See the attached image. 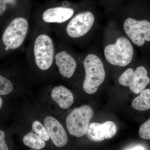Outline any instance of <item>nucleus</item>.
I'll return each instance as SVG.
<instances>
[{
    "label": "nucleus",
    "mask_w": 150,
    "mask_h": 150,
    "mask_svg": "<svg viewBox=\"0 0 150 150\" xmlns=\"http://www.w3.org/2000/svg\"><path fill=\"white\" fill-rule=\"evenodd\" d=\"M29 29V18L23 15L12 16L1 25V59L21 48L28 36Z\"/></svg>",
    "instance_id": "nucleus-2"
},
{
    "label": "nucleus",
    "mask_w": 150,
    "mask_h": 150,
    "mask_svg": "<svg viewBox=\"0 0 150 150\" xmlns=\"http://www.w3.org/2000/svg\"><path fill=\"white\" fill-rule=\"evenodd\" d=\"M32 130L45 141H48L50 139L48 131L39 121H35L33 123Z\"/></svg>",
    "instance_id": "nucleus-17"
},
{
    "label": "nucleus",
    "mask_w": 150,
    "mask_h": 150,
    "mask_svg": "<svg viewBox=\"0 0 150 150\" xmlns=\"http://www.w3.org/2000/svg\"><path fill=\"white\" fill-rule=\"evenodd\" d=\"M43 124L56 146L62 147L67 144L68 140L67 133L58 120L53 117L47 116L44 119Z\"/></svg>",
    "instance_id": "nucleus-12"
},
{
    "label": "nucleus",
    "mask_w": 150,
    "mask_h": 150,
    "mask_svg": "<svg viewBox=\"0 0 150 150\" xmlns=\"http://www.w3.org/2000/svg\"><path fill=\"white\" fill-rule=\"evenodd\" d=\"M3 104V100L1 98H0V108L2 107Z\"/></svg>",
    "instance_id": "nucleus-22"
},
{
    "label": "nucleus",
    "mask_w": 150,
    "mask_h": 150,
    "mask_svg": "<svg viewBox=\"0 0 150 150\" xmlns=\"http://www.w3.org/2000/svg\"><path fill=\"white\" fill-rule=\"evenodd\" d=\"M85 76L83 87L86 93H95L105 79V73L103 62L98 56L89 54L83 61Z\"/></svg>",
    "instance_id": "nucleus-4"
},
{
    "label": "nucleus",
    "mask_w": 150,
    "mask_h": 150,
    "mask_svg": "<svg viewBox=\"0 0 150 150\" xmlns=\"http://www.w3.org/2000/svg\"><path fill=\"white\" fill-rule=\"evenodd\" d=\"M23 144L34 150H40L46 146L45 141L33 131L26 134L23 139Z\"/></svg>",
    "instance_id": "nucleus-15"
},
{
    "label": "nucleus",
    "mask_w": 150,
    "mask_h": 150,
    "mask_svg": "<svg viewBox=\"0 0 150 150\" xmlns=\"http://www.w3.org/2000/svg\"><path fill=\"white\" fill-rule=\"evenodd\" d=\"M5 134L4 131H0V150H8L5 141Z\"/></svg>",
    "instance_id": "nucleus-19"
},
{
    "label": "nucleus",
    "mask_w": 150,
    "mask_h": 150,
    "mask_svg": "<svg viewBox=\"0 0 150 150\" xmlns=\"http://www.w3.org/2000/svg\"><path fill=\"white\" fill-rule=\"evenodd\" d=\"M37 150L32 149V150Z\"/></svg>",
    "instance_id": "nucleus-23"
},
{
    "label": "nucleus",
    "mask_w": 150,
    "mask_h": 150,
    "mask_svg": "<svg viewBox=\"0 0 150 150\" xmlns=\"http://www.w3.org/2000/svg\"><path fill=\"white\" fill-rule=\"evenodd\" d=\"M68 2L62 6L51 7L46 9L36 19L35 24L43 26L51 31L54 28L64 24L74 16V10L69 7Z\"/></svg>",
    "instance_id": "nucleus-7"
},
{
    "label": "nucleus",
    "mask_w": 150,
    "mask_h": 150,
    "mask_svg": "<svg viewBox=\"0 0 150 150\" xmlns=\"http://www.w3.org/2000/svg\"><path fill=\"white\" fill-rule=\"evenodd\" d=\"M51 96L53 100L63 109H68L74 103L72 93L63 86L55 87L51 91Z\"/></svg>",
    "instance_id": "nucleus-13"
},
{
    "label": "nucleus",
    "mask_w": 150,
    "mask_h": 150,
    "mask_svg": "<svg viewBox=\"0 0 150 150\" xmlns=\"http://www.w3.org/2000/svg\"><path fill=\"white\" fill-rule=\"evenodd\" d=\"M132 107L135 110L144 111L150 109V89L144 90L131 103Z\"/></svg>",
    "instance_id": "nucleus-14"
},
{
    "label": "nucleus",
    "mask_w": 150,
    "mask_h": 150,
    "mask_svg": "<svg viewBox=\"0 0 150 150\" xmlns=\"http://www.w3.org/2000/svg\"><path fill=\"white\" fill-rule=\"evenodd\" d=\"M93 113L92 108L87 105L74 109L66 118V125L69 134L76 137L86 135Z\"/></svg>",
    "instance_id": "nucleus-6"
},
{
    "label": "nucleus",
    "mask_w": 150,
    "mask_h": 150,
    "mask_svg": "<svg viewBox=\"0 0 150 150\" xmlns=\"http://www.w3.org/2000/svg\"><path fill=\"white\" fill-rule=\"evenodd\" d=\"M94 16L89 11L77 14L64 24L56 26L53 30L57 37L68 42L86 35L93 27Z\"/></svg>",
    "instance_id": "nucleus-3"
},
{
    "label": "nucleus",
    "mask_w": 150,
    "mask_h": 150,
    "mask_svg": "<svg viewBox=\"0 0 150 150\" xmlns=\"http://www.w3.org/2000/svg\"><path fill=\"white\" fill-rule=\"evenodd\" d=\"M117 131V126L112 121H106L102 124L93 122L90 124L86 135L90 141L100 142L112 138Z\"/></svg>",
    "instance_id": "nucleus-11"
},
{
    "label": "nucleus",
    "mask_w": 150,
    "mask_h": 150,
    "mask_svg": "<svg viewBox=\"0 0 150 150\" xmlns=\"http://www.w3.org/2000/svg\"><path fill=\"white\" fill-rule=\"evenodd\" d=\"M48 28L35 24L26 57L28 62L42 72L49 71L55 64V40Z\"/></svg>",
    "instance_id": "nucleus-1"
},
{
    "label": "nucleus",
    "mask_w": 150,
    "mask_h": 150,
    "mask_svg": "<svg viewBox=\"0 0 150 150\" xmlns=\"http://www.w3.org/2000/svg\"><path fill=\"white\" fill-rule=\"evenodd\" d=\"M134 49L126 38H117L115 43L105 46L104 56L111 64L123 67L129 64L133 59Z\"/></svg>",
    "instance_id": "nucleus-5"
},
{
    "label": "nucleus",
    "mask_w": 150,
    "mask_h": 150,
    "mask_svg": "<svg viewBox=\"0 0 150 150\" xmlns=\"http://www.w3.org/2000/svg\"><path fill=\"white\" fill-rule=\"evenodd\" d=\"M127 150H145V149L142 146H138L132 148V149Z\"/></svg>",
    "instance_id": "nucleus-21"
},
{
    "label": "nucleus",
    "mask_w": 150,
    "mask_h": 150,
    "mask_svg": "<svg viewBox=\"0 0 150 150\" xmlns=\"http://www.w3.org/2000/svg\"><path fill=\"white\" fill-rule=\"evenodd\" d=\"M4 1L6 2V4L7 9L8 7V6H11L12 7L15 6L17 4V0H4ZM4 16L3 18L4 17ZM3 18L1 20V21L3 20Z\"/></svg>",
    "instance_id": "nucleus-20"
},
{
    "label": "nucleus",
    "mask_w": 150,
    "mask_h": 150,
    "mask_svg": "<svg viewBox=\"0 0 150 150\" xmlns=\"http://www.w3.org/2000/svg\"><path fill=\"white\" fill-rule=\"evenodd\" d=\"M139 134L142 139L150 140V119L140 126Z\"/></svg>",
    "instance_id": "nucleus-18"
},
{
    "label": "nucleus",
    "mask_w": 150,
    "mask_h": 150,
    "mask_svg": "<svg viewBox=\"0 0 150 150\" xmlns=\"http://www.w3.org/2000/svg\"><path fill=\"white\" fill-rule=\"evenodd\" d=\"M147 71L144 67H138L135 71L129 68L120 76L119 83L124 86L129 87L131 91L138 94L141 93L149 83Z\"/></svg>",
    "instance_id": "nucleus-9"
},
{
    "label": "nucleus",
    "mask_w": 150,
    "mask_h": 150,
    "mask_svg": "<svg viewBox=\"0 0 150 150\" xmlns=\"http://www.w3.org/2000/svg\"><path fill=\"white\" fill-rule=\"evenodd\" d=\"M123 28L126 35L137 46H143L146 40L150 41V22L148 21H137L129 18L124 22Z\"/></svg>",
    "instance_id": "nucleus-10"
},
{
    "label": "nucleus",
    "mask_w": 150,
    "mask_h": 150,
    "mask_svg": "<svg viewBox=\"0 0 150 150\" xmlns=\"http://www.w3.org/2000/svg\"><path fill=\"white\" fill-rule=\"evenodd\" d=\"M13 85L10 80L4 76H0V95H6L10 93L13 90Z\"/></svg>",
    "instance_id": "nucleus-16"
},
{
    "label": "nucleus",
    "mask_w": 150,
    "mask_h": 150,
    "mask_svg": "<svg viewBox=\"0 0 150 150\" xmlns=\"http://www.w3.org/2000/svg\"><path fill=\"white\" fill-rule=\"evenodd\" d=\"M55 40V64L62 77L69 79L73 76L76 71V61L70 51L68 42L58 37Z\"/></svg>",
    "instance_id": "nucleus-8"
}]
</instances>
